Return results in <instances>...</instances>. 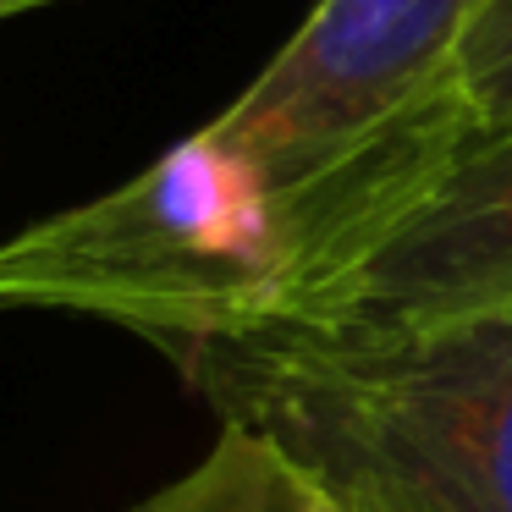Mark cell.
Segmentation results:
<instances>
[{"label":"cell","mask_w":512,"mask_h":512,"mask_svg":"<svg viewBox=\"0 0 512 512\" xmlns=\"http://www.w3.org/2000/svg\"><path fill=\"white\" fill-rule=\"evenodd\" d=\"M182 375L342 512H512V309L430 325L276 314Z\"/></svg>","instance_id":"6da1fadb"},{"label":"cell","mask_w":512,"mask_h":512,"mask_svg":"<svg viewBox=\"0 0 512 512\" xmlns=\"http://www.w3.org/2000/svg\"><path fill=\"white\" fill-rule=\"evenodd\" d=\"M485 6L320 0L270 67L204 122L265 182L292 248V292L474 133L457 67Z\"/></svg>","instance_id":"7a4b0ae2"},{"label":"cell","mask_w":512,"mask_h":512,"mask_svg":"<svg viewBox=\"0 0 512 512\" xmlns=\"http://www.w3.org/2000/svg\"><path fill=\"white\" fill-rule=\"evenodd\" d=\"M287 292L292 248L265 182L204 127L122 188L0 243V309L122 325L177 369L281 314Z\"/></svg>","instance_id":"3957f363"},{"label":"cell","mask_w":512,"mask_h":512,"mask_svg":"<svg viewBox=\"0 0 512 512\" xmlns=\"http://www.w3.org/2000/svg\"><path fill=\"white\" fill-rule=\"evenodd\" d=\"M490 309H512V122L474 127L397 210L314 270L281 314L430 325Z\"/></svg>","instance_id":"277c9868"},{"label":"cell","mask_w":512,"mask_h":512,"mask_svg":"<svg viewBox=\"0 0 512 512\" xmlns=\"http://www.w3.org/2000/svg\"><path fill=\"white\" fill-rule=\"evenodd\" d=\"M133 512H342L281 446L221 424L215 446Z\"/></svg>","instance_id":"5b68a950"},{"label":"cell","mask_w":512,"mask_h":512,"mask_svg":"<svg viewBox=\"0 0 512 512\" xmlns=\"http://www.w3.org/2000/svg\"><path fill=\"white\" fill-rule=\"evenodd\" d=\"M457 105L468 127H507L512 122V0H490L457 67Z\"/></svg>","instance_id":"8992f818"},{"label":"cell","mask_w":512,"mask_h":512,"mask_svg":"<svg viewBox=\"0 0 512 512\" xmlns=\"http://www.w3.org/2000/svg\"><path fill=\"white\" fill-rule=\"evenodd\" d=\"M34 6H56V0H0V17H17V12H34Z\"/></svg>","instance_id":"52a82bcc"}]
</instances>
